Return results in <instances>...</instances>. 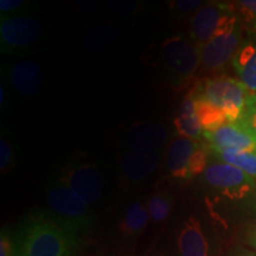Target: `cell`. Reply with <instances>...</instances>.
<instances>
[{"instance_id":"6da1fadb","label":"cell","mask_w":256,"mask_h":256,"mask_svg":"<svg viewBox=\"0 0 256 256\" xmlns=\"http://www.w3.org/2000/svg\"><path fill=\"white\" fill-rule=\"evenodd\" d=\"M17 256H68L78 235L54 220L46 211L30 216L14 234Z\"/></svg>"},{"instance_id":"7a4b0ae2","label":"cell","mask_w":256,"mask_h":256,"mask_svg":"<svg viewBox=\"0 0 256 256\" xmlns=\"http://www.w3.org/2000/svg\"><path fill=\"white\" fill-rule=\"evenodd\" d=\"M46 202L48 215L78 236L92 226L90 206L80 200L60 177L51 178L46 184Z\"/></svg>"},{"instance_id":"3957f363","label":"cell","mask_w":256,"mask_h":256,"mask_svg":"<svg viewBox=\"0 0 256 256\" xmlns=\"http://www.w3.org/2000/svg\"><path fill=\"white\" fill-rule=\"evenodd\" d=\"M198 94L220 108L228 122L235 124L241 119L249 92L238 78L228 75H217L206 78L196 88Z\"/></svg>"},{"instance_id":"277c9868","label":"cell","mask_w":256,"mask_h":256,"mask_svg":"<svg viewBox=\"0 0 256 256\" xmlns=\"http://www.w3.org/2000/svg\"><path fill=\"white\" fill-rule=\"evenodd\" d=\"M160 58L174 81H188L202 66L200 46L190 37L174 34L160 44Z\"/></svg>"},{"instance_id":"5b68a950","label":"cell","mask_w":256,"mask_h":256,"mask_svg":"<svg viewBox=\"0 0 256 256\" xmlns=\"http://www.w3.org/2000/svg\"><path fill=\"white\" fill-rule=\"evenodd\" d=\"M58 177L88 206H95L104 194V178L98 164L89 156H75L63 166Z\"/></svg>"},{"instance_id":"8992f818","label":"cell","mask_w":256,"mask_h":256,"mask_svg":"<svg viewBox=\"0 0 256 256\" xmlns=\"http://www.w3.org/2000/svg\"><path fill=\"white\" fill-rule=\"evenodd\" d=\"M240 23L230 2H208L190 18V38L200 46Z\"/></svg>"},{"instance_id":"52a82bcc","label":"cell","mask_w":256,"mask_h":256,"mask_svg":"<svg viewBox=\"0 0 256 256\" xmlns=\"http://www.w3.org/2000/svg\"><path fill=\"white\" fill-rule=\"evenodd\" d=\"M43 24L28 14H2L0 50L2 54H17L30 49L43 36Z\"/></svg>"},{"instance_id":"ba28073f","label":"cell","mask_w":256,"mask_h":256,"mask_svg":"<svg viewBox=\"0 0 256 256\" xmlns=\"http://www.w3.org/2000/svg\"><path fill=\"white\" fill-rule=\"evenodd\" d=\"M202 178L206 186L229 200H242L252 194L256 185L244 171L224 162L209 164Z\"/></svg>"},{"instance_id":"9c48e42d","label":"cell","mask_w":256,"mask_h":256,"mask_svg":"<svg viewBox=\"0 0 256 256\" xmlns=\"http://www.w3.org/2000/svg\"><path fill=\"white\" fill-rule=\"evenodd\" d=\"M242 40L241 23L216 34L206 46H200L202 70L214 72L223 69L226 64L232 62Z\"/></svg>"},{"instance_id":"30bf717a","label":"cell","mask_w":256,"mask_h":256,"mask_svg":"<svg viewBox=\"0 0 256 256\" xmlns=\"http://www.w3.org/2000/svg\"><path fill=\"white\" fill-rule=\"evenodd\" d=\"M203 138L217 153L224 151L256 153V136L238 122H228L215 132L203 133Z\"/></svg>"},{"instance_id":"8fae6325","label":"cell","mask_w":256,"mask_h":256,"mask_svg":"<svg viewBox=\"0 0 256 256\" xmlns=\"http://www.w3.org/2000/svg\"><path fill=\"white\" fill-rule=\"evenodd\" d=\"M162 162L160 151H127L120 159V176L124 183L142 184L158 170Z\"/></svg>"},{"instance_id":"7c38bea8","label":"cell","mask_w":256,"mask_h":256,"mask_svg":"<svg viewBox=\"0 0 256 256\" xmlns=\"http://www.w3.org/2000/svg\"><path fill=\"white\" fill-rule=\"evenodd\" d=\"M170 130L165 124L138 121L130 124L124 136L128 151H160L168 140Z\"/></svg>"},{"instance_id":"4fadbf2b","label":"cell","mask_w":256,"mask_h":256,"mask_svg":"<svg viewBox=\"0 0 256 256\" xmlns=\"http://www.w3.org/2000/svg\"><path fill=\"white\" fill-rule=\"evenodd\" d=\"M8 78L12 88L25 98L36 96L43 87V69L34 60H23L10 66Z\"/></svg>"},{"instance_id":"5bb4252c","label":"cell","mask_w":256,"mask_h":256,"mask_svg":"<svg viewBox=\"0 0 256 256\" xmlns=\"http://www.w3.org/2000/svg\"><path fill=\"white\" fill-rule=\"evenodd\" d=\"M200 146L197 140L188 138H174L168 145L165 153V166L170 177L177 180H188V162L194 151Z\"/></svg>"},{"instance_id":"9a60e30c","label":"cell","mask_w":256,"mask_h":256,"mask_svg":"<svg viewBox=\"0 0 256 256\" xmlns=\"http://www.w3.org/2000/svg\"><path fill=\"white\" fill-rule=\"evenodd\" d=\"M180 256H210V243L197 216H188L179 230L177 238Z\"/></svg>"},{"instance_id":"2e32d148","label":"cell","mask_w":256,"mask_h":256,"mask_svg":"<svg viewBox=\"0 0 256 256\" xmlns=\"http://www.w3.org/2000/svg\"><path fill=\"white\" fill-rule=\"evenodd\" d=\"M234 69L238 75L249 94L256 92V34L247 32L241 46L232 60Z\"/></svg>"},{"instance_id":"e0dca14e","label":"cell","mask_w":256,"mask_h":256,"mask_svg":"<svg viewBox=\"0 0 256 256\" xmlns=\"http://www.w3.org/2000/svg\"><path fill=\"white\" fill-rule=\"evenodd\" d=\"M174 124L177 133L182 138L192 140H200L202 136V127L194 110V89L185 96L179 106L178 114L174 118Z\"/></svg>"},{"instance_id":"ac0fdd59","label":"cell","mask_w":256,"mask_h":256,"mask_svg":"<svg viewBox=\"0 0 256 256\" xmlns=\"http://www.w3.org/2000/svg\"><path fill=\"white\" fill-rule=\"evenodd\" d=\"M194 110H196L198 121L204 133L215 132L228 124V119L224 112L217 106L211 104L204 96L198 94L196 88H194Z\"/></svg>"},{"instance_id":"d6986e66","label":"cell","mask_w":256,"mask_h":256,"mask_svg":"<svg viewBox=\"0 0 256 256\" xmlns=\"http://www.w3.org/2000/svg\"><path fill=\"white\" fill-rule=\"evenodd\" d=\"M150 215L146 206L136 200L127 206L119 223V230L124 238H136L150 223Z\"/></svg>"},{"instance_id":"ffe728a7","label":"cell","mask_w":256,"mask_h":256,"mask_svg":"<svg viewBox=\"0 0 256 256\" xmlns=\"http://www.w3.org/2000/svg\"><path fill=\"white\" fill-rule=\"evenodd\" d=\"M172 206H174L172 197L166 191L153 192L150 194L146 202L150 218L156 224L164 223L165 220H168V217L172 214Z\"/></svg>"},{"instance_id":"44dd1931","label":"cell","mask_w":256,"mask_h":256,"mask_svg":"<svg viewBox=\"0 0 256 256\" xmlns=\"http://www.w3.org/2000/svg\"><path fill=\"white\" fill-rule=\"evenodd\" d=\"M120 34L119 28L112 24L101 25L92 30L86 38V46L90 51H100L104 49L108 44L116 40Z\"/></svg>"},{"instance_id":"7402d4cb","label":"cell","mask_w":256,"mask_h":256,"mask_svg":"<svg viewBox=\"0 0 256 256\" xmlns=\"http://www.w3.org/2000/svg\"><path fill=\"white\" fill-rule=\"evenodd\" d=\"M220 159L224 162L241 168L254 179L256 183V153L252 152H234L224 151L217 153Z\"/></svg>"},{"instance_id":"603a6c76","label":"cell","mask_w":256,"mask_h":256,"mask_svg":"<svg viewBox=\"0 0 256 256\" xmlns=\"http://www.w3.org/2000/svg\"><path fill=\"white\" fill-rule=\"evenodd\" d=\"M230 4L242 28H246L247 32L256 34V0H240Z\"/></svg>"},{"instance_id":"cb8c5ba5","label":"cell","mask_w":256,"mask_h":256,"mask_svg":"<svg viewBox=\"0 0 256 256\" xmlns=\"http://www.w3.org/2000/svg\"><path fill=\"white\" fill-rule=\"evenodd\" d=\"M17 162L14 142L8 136L2 134L0 138V171L2 174H6L14 168Z\"/></svg>"},{"instance_id":"d4e9b609","label":"cell","mask_w":256,"mask_h":256,"mask_svg":"<svg viewBox=\"0 0 256 256\" xmlns=\"http://www.w3.org/2000/svg\"><path fill=\"white\" fill-rule=\"evenodd\" d=\"M238 124L256 136V92L248 95L244 110Z\"/></svg>"},{"instance_id":"484cf974","label":"cell","mask_w":256,"mask_h":256,"mask_svg":"<svg viewBox=\"0 0 256 256\" xmlns=\"http://www.w3.org/2000/svg\"><path fill=\"white\" fill-rule=\"evenodd\" d=\"M208 166H209V164H208L206 150L200 145L196 150V151H194V153L190 158V162H188V174H190V178L194 177V176L203 174Z\"/></svg>"},{"instance_id":"4316f807","label":"cell","mask_w":256,"mask_h":256,"mask_svg":"<svg viewBox=\"0 0 256 256\" xmlns=\"http://www.w3.org/2000/svg\"><path fill=\"white\" fill-rule=\"evenodd\" d=\"M204 2L200 0H177L170 2V8L176 14L188 16L194 14L198 8L203 6Z\"/></svg>"},{"instance_id":"83f0119b","label":"cell","mask_w":256,"mask_h":256,"mask_svg":"<svg viewBox=\"0 0 256 256\" xmlns=\"http://www.w3.org/2000/svg\"><path fill=\"white\" fill-rule=\"evenodd\" d=\"M0 256H17L16 238L8 229H2L0 234Z\"/></svg>"},{"instance_id":"f1b7e54d","label":"cell","mask_w":256,"mask_h":256,"mask_svg":"<svg viewBox=\"0 0 256 256\" xmlns=\"http://www.w3.org/2000/svg\"><path fill=\"white\" fill-rule=\"evenodd\" d=\"M108 5L119 16H132L136 14L142 6L136 2H110Z\"/></svg>"},{"instance_id":"f546056e","label":"cell","mask_w":256,"mask_h":256,"mask_svg":"<svg viewBox=\"0 0 256 256\" xmlns=\"http://www.w3.org/2000/svg\"><path fill=\"white\" fill-rule=\"evenodd\" d=\"M23 0H2L0 2V12L2 14H12L16 10L24 6Z\"/></svg>"},{"instance_id":"4dcf8cb0","label":"cell","mask_w":256,"mask_h":256,"mask_svg":"<svg viewBox=\"0 0 256 256\" xmlns=\"http://www.w3.org/2000/svg\"><path fill=\"white\" fill-rule=\"evenodd\" d=\"M240 256H256V254L255 252H242Z\"/></svg>"},{"instance_id":"1f68e13d","label":"cell","mask_w":256,"mask_h":256,"mask_svg":"<svg viewBox=\"0 0 256 256\" xmlns=\"http://www.w3.org/2000/svg\"><path fill=\"white\" fill-rule=\"evenodd\" d=\"M68 256H80V255H78V254H75V252H72V254H69Z\"/></svg>"},{"instance_id":"d6a6232c","label":"cell","mask_w":256,"mask_h":256,"mask_svg":"<svg viewBox=\"0 0 256 256\" xmlns=\"http://www.w3.org/2000/svg\"><path fill=\"white\" fill-rule=\"evenodd\" d=\"M162 256H165V255H162Z\"/></svg>"}]
</instances>
